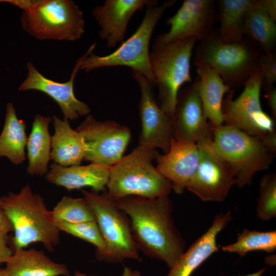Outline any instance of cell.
<instances>
[{
	"label": "cell",
	"instance_id": "obj_1",
	"mask_svg": "<svg viewBox=\"0 0 276 276\" xmlns=\"http://www.w3.org/2000/svg\"><path fill=\"white\" fill-rule=\"evenodd\" d=\"M114 201L129 219L139 250L171 268L185 251V243L174 224L168 195L152 198L128 196Z\"/></svg>",
	"mask_w": 276,
	"mask_h": 276
},
{
	"label": "cell",
	"instance_id": "obj_2",
	"mask_svg": "<svg viewBox=\"0 0 276 276\" xmlns=\"http://www.w3.org/2000/svg\"><path fill=\"white\" fill-rule=\"evenodd\" d=\"M2 198L1 209L13 227L14 250L40 242L49 251L53 252L59 243L61 231L43 198L34 193L29 185L22 188L19 193H9Z\"/></svg>",
	"mask_w": 276,
	"mask_h": 276
},
{
	"label": "cell",
	"instance_id": "obj_3",
	"mask_svg": "<svg viewBox=\"0 0 276 276\" xmlns=\"http://www.w3.org/2000/svg\"><path fill=\"white\" fill-rule=\"evenodd\" d=\"M156 149L139 145L110 168L107 193L116 200L128 196L152 198L169 195L171 182L154 167Z\"/></svg>",
	"mask_w": 276,
	"mask_h": 276
},
{
	"label": "cell",
	"instance_id": "obj_4",
	"mask_svg": "<svg viewBox=\"0 0 276 276\" xmlns=\"http://www.w3.org/2000/svg\"><path fill=\"white\" fill-rule=\"evenodd\" d=\"M176 2L169 0L158 5L157 1L147 6L143 20L134 33L110 54L95 55L92 51L96 43L92 44L85 54L79 71L89 72L101 67L126 66L142 74L152 86H155L150 64V41L153 30L165 11Z\"/></svg>",
	"mask_w": 276,
	"mask_h": 276
},
{
	"label": "cell",
	"instance_id": "obj_5",
	"mask_svg": "<svg viewBox=\"0 0 276 276\" xmlns=\"http://www.w3.org/2000/svg\"><path fill=\"white\" fill-rule=\"evenodd\" d=\"M217 33L216 29L211 37L197 45L194 64L203 63L211 67L231 90L244 86L259 71L262 51L247 37L239 42L224 43L218 40Z\"/></svg>",
	"mask_w": 276,
	"mask_h": 276
},
{
	"label": "cell",
	"instance_id": "obj_6",
	"mask_svg": "<svg viewBox=\"0 0 276 276\" xmlns=\"http://www.w3.org/2000/svg\"><path fill=\"white\" fill-rule=\"evenodd\" d=\"M212 130L210 145L232 168L239 188L250 185L257 172L270 166L275 153L260 139L224 124Z\"/></svg>",
	"mask_w": 276,
	"mask_h": 276
},
{
	"label": "cell",
	"instance_id": "obj_7",
	"mask_svg": "<svg viewBox=\"0 0 276 276\" xmlns=\"http://www.w3.org/2000/svg\"><path fill=\"white\" fill-rule=\"evenodd\" d=\"M194 37L153 48L150 64L158 88V105L171 118L181 86L192 83L191 59L197 41Z\"/></svg>",
	"mask_w": 276,
	"mask_h": 276
},
{
	"label": "cell",
	"instance_id": "obj_8",
	"mask_svg": "<svg viewBox=\"0 0 276 276\" xmlns=\"http://www.w3.org/2000/svg\"><path fill=\"white\" fill-rule=\"evenodd\" d=\"M91 208L105 243L104 250L96 254L99 261L120 262L127 259L140 261L139 249L133 238L129 219L105 190L102 194L82 190Z\"/></svg>",
	"mask_w": 276,
	"mask_h": 276
},
{
	"label": "cell",
	"instance_id": "obj_9",
	"mask_svg": "<svg viewBox=\"0 0 276 276\" xmlns=\"http://www.w3.org/2000/svg\"><path fill=\"white\" fill-rule=\"evenodd\" d=\"M24 30L36 39L75 41L84 33L83 14L70 0H40L20 17Z\"/></svg>",
	"mask_w": 276,
	"mask_h": 276
},
{
	"label": "cell",
	"instance_id": "obj_10",
	"mask_svg": "<svg viewBox=\"0 0 276 276\" xmlns=\"http://www.w3.org/2000/svg\"><path fill=\"white\" fill-rule=\"evenodd\" d=\"M263 76L255 73L244 85L238 98L234 99V90L228 93L223 100L222 114L224 125L239 129L262 140L275 132L273 119L263 110L260 103Z\"/></svg>",
	"mask_w": 276,
	"mask_h": 276
},
{
	"label": "cell",
	"instance_id": "obj_11",
	"mask_svg": "<svg viewBox=\"0 0 276 276\" xmlns=\"http://www.w3.org/2000/svg\"><path fill=\"white\" fill-rule=\"evenodd\" d=\"M86 146L83 160L111 167L119 162L131 141L130 129L114 121H99L87 115L76 129Z\"/></svg>",
	"mask_w": 276,
	"mask_h": 276
},
{
	"label": "cell",
	"instance_id": "obj_12",
	"mask_svg": "<svg viewBox=\"0 0 276 276\" xmlns=\"http://www.w3.org/2000/svg\"><path fill=\"white\" fill-rule=\"evenodd\" d=\"M217 10L214 0L184 1L176 13L167 20L169 31L156 36L152 49L191 37L199 42L208 39L216 30Z\"/></svg>",
	"mask_w": 276,
	"mask_h": 276
},
{
	"label": "cell",
	"instance_id": "obj_13",
	"mask_svg": "<svg viewBox=\"0 0 276 276\" xmlns=\"http://www.w3.org/2000/svg\"><path fill=\"white\" fill-rule=\"evenodd\" d=\"M210 141L197 144L200 159L186 189L204 201H223L236 185L231 166L212 148Z\"/></svg>",
	"mask_w": 276,
	"mask_h": 276
},
{
	"label": "cell",
	"instance_id": "obj_14",
	"mask_svg": "<svg viewBox=\"0 0 276 276\" xmlns=\"http://www.w3.org/2000/svg\"><path fill=\"white\" fill-rule=\"evenodd\" d=\"M131 75L141 90L139 110L142 128L139 145L153 149L160 148L165 154L174 139L172 118L160 107L148 80L133 70Z\"/></svg>",
	"mask_w": 276,
	"mask_h": 276
},
{
	"label": "cell",
	"instance_id": "obj_15",
	"mask_svg": "<svg viewBox=\"0 0 276 276\" xmlns=\"http://www.w3.org/2000/svg\"><path fill=\"white\" fill-rule=\"evenodd\" d=\"M172 119L176 140L196 144L212 140V127L203 111L196 77L179 91Z\"/></svg>",
	"mask_w": 276,
	"mask_h": 276
},
{
	"label": "cell",
	"instance_id": "obj_16",
	"mask_svg": "<svg viewBox=\"0 0 276 276\" xmlns=\"http://www.w3.org/2000/svg\"><path fill=\"white\" fill-rule=\"evenodd\" d=\"M85 55L78 58L70 80L61 83L53 81L42 75L31 62L27 63L28 76L18 87L20 91L36 90L53 99L60 107L64 118L73 120L87 116L90 112L89 106L79 100L74 91V82Z\"/></svg>",
	"mask_w": 276,
	"mask_h": 276
},
{
	"label": "cell",
	"instance_id": "obj_17",
	"mask_svg": "<svg viewBox=\"0 0 276 276\" xmlns=\"http://www.w3.org/2000/svg\"><path fill=\"white\" fill-rule=\"evenodd\" d=\"M155 0H106L102 5L96 6L92 15L100 30L99 36L105 40L108 48L122 42L128 22L133 15Z\"/></svg>",
	"mask_w": 276,
	"mask_h": 276
},
{
	"label": "cell",
	"instance_id": "obj_18",
	"mask_svg": "<svg viewBox=\"0 0 276 276\" xmlns=\"http://www.w3.org/2000/svg\"><path fill=\"white\" fill-rule=\"evenodd\" d=\"M156 168L172 185L177 194L182 193L194 175L200 159L196 144L174 139L169 151L164 154L156 153Z\"/></svg>",
	"mask_w": 276,
	"mask_h": 276
},
{
	"label": "cell",
	"instance_id": "obj_19",
	"mask_svg": "<svg viewBox=\"0 0 276 276\" xmlns=\"http://www.w3.org/2000/svg\"><path fill=\"white\" fill-rule=\"evenodd\" d=\"M110 168L94 163L68 167L54 163L45 178L50 182L69 191L89 187L93 191L99 193L106 190Z\"/></svg>",
	"mask_w": 276,
	"mask_h": 276
},
{
	"label": "cell",
	"instance_id": "obj_20",
	"mask_svg": "<svg viewBox=\"0 0 276 276\" xmlns=\"http://www.w3.org/2000/svg\"><path fill=\"white\" fill-rule=\"evenodd\" d=\"M231 219L230 211L217 215L208 231L184 251L170 268L167 276H190L204 261L218 251L217 237Z\"/></svg>",
	"mask_w": 276,
	"mask_h": 276
},
{
	"label": "cell",
	"instance_id": "obj_21",
	"mask_svg": "<svg viewBox=\"0 0 276 276\" xmlns=\"http://www.w3.org/2000/svg\"><path fill=\"white\" fill-rule=\"evenodd\" d=\"M194 65L197 74L196 77L198 94L205 116L212 128L219 126L223 123L222 114L223 97L231 89L210 66L203 63Z\"/></svg>",
	"mask_w": 276,
	"mask_h": 276
},
{
	"label": "cell",
	"instance_id": "obj_22",
	"mask_svg": "<svg viewBox=\"0 0 276 276\" xmlns=\"http://www.w3.org/2000/svg\"><path fill=\"white\" fill-rule=\"evenodd\" d=\"M53 119L54 133L51 136V159L64 167L80 165L86 151L83 137L72 128L68 120L56 116Z\"/></svg>",
	"mask_w": 276,
	"mask_h": 276
},
{
	"label": "cell",
	"instance_id": "obj_23",
	"mask_svg": "<svg viewBox=\"0 0 276 276\" xmlns=\"http://www.w3.org/2000/svg\"><path fill=\"white\" fill-rule=\"evenodd\" d=\"M9 276H70L66 265L56 263L42 250L18 249L6 263Z\"/></svg>",
	"mask_w": 276,
	"mask_h": 276
},
{
	"label": "cell",
	"instance_id": "obj_24",
	"mask_svg": "<svg viewBox=\"0 0 276 276\" xmlns=\"http://www.w3.org/2000/svg\"><path fill=\"white\" fill-rule=\"evenodd\" d=\"M52 120L50 117L39 114L34 117L26 145L29 160L27 171L30 175L43 176L49 171L48 163L51 159V136L49 125Z\"/></svg>",
	"mask_w": 276,
	"mask_h": 276
},
{
	"label": "cell",
	"instance_id": "obj_25",
	"mask_svg": "<svg viewBox=\"0 0 276 276\" xmlns=\"http://www.w3.org/2000/svg\"><path fill=\"white\" fill-rule=\"evenodd\" d=\"M255 0H219L218 19L220 22L217 30L218 40L224 43H235L244 38V24L246 15L254 5Z\"/></svg>",
	"mask_w": 276,
	"mask_h": 276
},
{
	"label": "cell",
	"instance_id": "obj_26",
	"mask_svg": "<svg viewBox=\"0 0 276 276\" xmlns=\"http://www.w3.org/2000/svg\"><path fill=\"white\" fill-rule=\"evenodd\" d=\"M26 127L24 121L17 118L13 104L8 103L5 123L0 135V157H6L17 165L24 163L28 139Z\"/></svg>",
	"mask_w": 276,
	"mask_h": 276
},
{
	"label": "cell",
	"instance_id": "obj_27",
	"mask_svg": "<svg viewBox=\"0 0 276 276\" xmlns=\"http://www.w3.org/2000/svg\"><path fill=\"white\" fill-rule=\"evenodd\" d=\"M276 21L255 4L248 10L244 20V33L264 54L274 53L276 44Z\"/></svg>",
	"mask_w": 276,
	"mask_h": 276
},
{
	"label": "cell",
	"instance_id": "obj_28",
	"mask_svg": "<svg viewBox=\"0 0 276 276\" xmlns=\"http://www.w3.org/2000/svg\"><path fill=\"white\" fill-rule=\"evenodd\" d=\"M224 251L238 254L240 257L251 251L273 252L276 249V232H258L244 229L237 241L222 247Z\"/></svg>",
	"mask_w": 276,
	"mask_h": 276
},
{
	"label": "cell",
	"instance_id": "obj_29",
	"mask_svg": "<svg viewBox=\"0 0 276 276\" xmlns=\"http://www.w3.org/2000/svg\"><path fill=\"white\" fill-rule=\"evenodd\" d=\"M55 220L76 223L96 220L90 205L83 198L63 196L52 211Z\"/></svg>",
	"mask_w": 276,
	"mask_h": 276
},
{
	"label": "cell",
	"instance_id": "obj_30",
	"mask_svg": "<svg viewBox=\"0 0 276 276\" xmlns=\"http://www.w3.org/2000/svg\"><path fill=\"white\" fill-rule=\"evenodd\" d=\"M54 221L60 231L93 244L96 247V254L104 250L105 243L96 220L76 223Z\"/></svg>",
	"mask_w": 276,
	"mask_h": 276
},
{
	"label": "cell",
	"instance_id": "obj_31",
	"mask_svg": "<svg viewBox=\"0 0 276 276\" xmlns=\"http://www.w3.org/2000/svg\"><path fill=\"white\" fill-rule=\"evenodd\" d=\"M260 195L257 206V216L267 221L276 216V175H265L260 183Z\"/></svg>",
	"mask_w": 276,
	"mask_h": 276
},
{
	"label": "cell",
	"instance_id": "obj_32",
	"mask_svg": "<svg viewBox=\"0 0 276 276\" xmlns=\"http://www.w3.org/2000/svg\"><path fill=\"white\" fill-rule=\"evenodd\" d=\"M259 71L263 76L265 89L273 86L276 81V58L274 53H262L259 60Z\"/></svg>",
	"mask_w": 276,
	"mask_h": 276
},
{
	"label": "cell",
	"instance_id": "obj_33",
	"mask_svg": "<svg viewBox=\"0 0 276 276\" xmlns=\"http://www.w3.org/2000/svg\"><path fill=\"white\" fill-rule=\"evenodd\" d=\"M255 4L276 21L275 0H255Z\"/></svg>",
	"mask_w": 276,
	"mask_h": 276
},
{
	"label": "cell",
	"instance_id": "obj_34",
	"mask_svg": "<svg viewBox=\"0 0 276 276\" xmlns=\"http://www.w3.org/2000/svg\"><path fill=\"white\" fill-rule=\"evenodd\" d=\"M8 236H0V264L7 263L13 252L11 249L8 245Z\"/></svg>",
	"mask_w": 276,
	"mask_h": 276
},
{
	"label": "cell",
	"instance_id": "obj_35",
	"mask_svg": "<svg viewBox=\"0 0 276 276\" xmlns=\"http://www.w3.org/2000/svg\"><path fill=\"white\" fill-rule=\"evenodd\" d=\"M266 97L271 112L272 119L276 121V89L274 86L265 89Z\"/></svg>",
	"mask_w": 276,
	"mask_h": 276
},
{
	"label": "cell",
	"instance_id": "obj_36",
	"mask_svg": "<svg viewBox=\"0 0 276 276\" xmlns=\"http://www.w3.org/2000/svg\"><path fill=\"white\" fill-rule=\"evenodd\" d=\"M12 231L13 227L10 220L5 212L0 209V236L6 235Z\"/></svg>",
	"mask_w": 276,
	"mask_h": 276
},
{
	"label": "cell",
	"instance_id": "obj_37",
	"mask_svg": "<svg viewBox=\"0 0 276 276\" xmlns=\"http://www.w3.org/2000/svg\"><path fill=\"white\" fill-rule=\"evenodd\" d=\"M73 276H95L87 275L86 274L82 273L78 271L75 272ZM121 276H141V272L137 270H132L129 267L124 266V271Z\"/></svg>",
	"mask_w": 276,
	"mask_h": 276
},
{
	"label": "cell",
	"instance_id": "obj_38",
	"mask_svg": "<svg viewBox=\"0 0 276 276\" xmlns=\"http://www.w3.org/2000/svg\"><path fill=\"white\" fill-rule=\"evenodd\" d=\"M265 271V268H262V269H260V270H259L258 271H257V272H256L255 273L247 274V275H244V276H261L262 274Z\"/></svg>",
	"mask_w": 276,
	"mask_h": 276
},
{
	"label": "cell",
	"instance_id": "obj_39",
	"mask_svg": "<svg viewBox=\"0 0 276 276\" xmlns=\"http://www.w3.org/2000/svg\"><path fill=\"white\" fill-rule=\"evenodd\" d=\"M0 276H9L5 269H0Z\"/></svg>",
	"mask_w": 276,
	"mask_h": 276
},
{
	"label": "cell",
	"instance_id": "obj_40",
	"mask_svg": "<svg viewBox=\"0 0 276 276\" xmlns=\"http://www.w3.org/2000/svg\"><path fill=\"white\" fill-rule=\"evenodd\" d=\"M2 202H3V198L2 197H0V209H1V207L2 205Z\"/></svg>",
	"mask_w": 276,
	"mask_h": 276
}]
</instances>
